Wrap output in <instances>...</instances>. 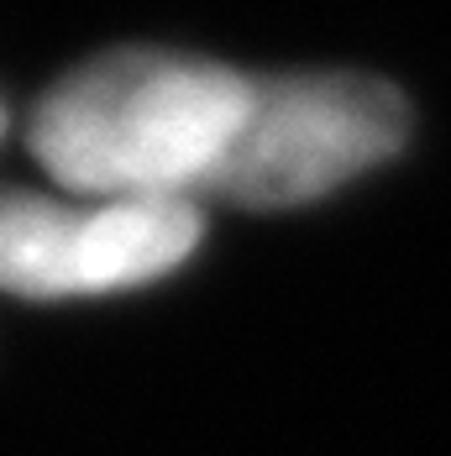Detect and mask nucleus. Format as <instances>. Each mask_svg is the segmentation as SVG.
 I'll use <instances>...</instances> for the list:
<instances>
[{
	"mask_svg": "<svg viewBox=\"0 0 451 456\" xmlns=\"http://www.w3.org/2000/svg\"><path fill=\"white\" fill-rule=\"evenodd\" d=\"M258 105V79L127 47L53 85L32 121V152L85 200H194L221 179Z\"/></svg>",
	"mask_w": 451,
	"mask_h": 456,
	"instance_id": "f257e3e1",
	"label": "nucleus"
},
{
	"mask_svg": "<svg viewBox=\"0 0 451 456\" xmlns=\"http://www.w3.org/2000/svg\"><path fill=\"white\" fill-rule=\"evenodd\" d=\"M409 137L399 90L362 74H299L258 85L247 132L236 137L210 194L252 210L320 200L325 189L389 163Z\"/></svg>",
	"mask_w": 451,
	"mask_h": 456,
	"instance_id": "f03ea898",
	"label": "nucleus"
},
{
	"mask_svg": "<svg viewBox=\"0 0 451 456\" xmlns=\"http://www.w3.org/2000/svg\"><path fill=\"white\" fill-rule=\"evenodd\" d=\"M200 236L194 200H47L0 189V289L27 299L136 289L174 273Z\"/></svg>",
	"mask_w": 451,
	"mask_h": 456,
	"instance_id": "7ed1b4c3",
	"label": "nucleus"
},
{
	"mask_svg": "<svg viewBox=\"0 0 451 456\" xmlns=\"http://www.w3.org/2000/svg\"><path fill=\"white\" fill-rule=\"evenodd\" d=\"M0 126H5V116H0Z\"/></svg>",
	"mask_w": 451,
	"mask_h": 456,
	"instance_id": "20e7f679",
	"label": "nucleus"
}]
</instances>
